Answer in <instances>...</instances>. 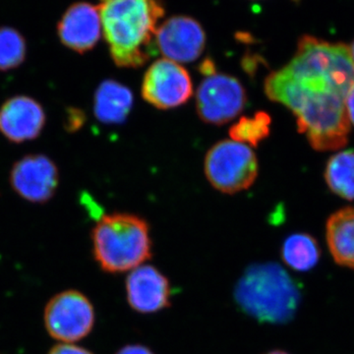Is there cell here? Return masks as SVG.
Returning <instances> with one entry per match:
<instances>
[{
  "instance_id": "4",
  "label": "cell",
  "mask_w": 354,
  "mask_h": 354,
  "mask_svg": "<svg viewBox=\"0 0 354 354\" xmlns=\"http://www.w3.org/2000/svg\"><path fill=\"white\" fill-rule=\"evenodd\" d=\"M92 241L95 261L109 274L136 269L153 256L148 223L131 214L102 216L93 230Z\"/></svg>"
},
{
  "instance_id": "1",
  "label": "cell",
  "mask_w": 354,
  "mask_h": 354,
  "mask_svg": "<svg viewBox=\"0 0 354 354\" xmlns=\"http://www.w3.org/2000/svg\"><path fill=\"white\" fill-rule=\"evenodd\" d=\"M264 87L271 101L297 116L298 132L312 148L325 152L348 144L346 101L354 87L349 46L304 36L290 64L270 74Z\"/></svg>"
},
{
  "instance_id": "6",
  "label": "cell",
  "mask_w": 354,
  "mask_h": 354,
  "mask_svg": "<svg viewBox=\"0 0 354 354\" xmlns=\"http://www.w3.org/2000/svg\"><path fill=\"white\" fill-rule=\"evenodd\" d=\"M44 324L53 339L71 344L87 337L95 324L94 307L83 293H58L46 305Z\"/></svg>"
},
{
  "instance_id": "24",
  "label": "cell",
  "mask_w": 354,
  "mask_h": 354,
  "mask_svg": "<svg viewBox=\"0 0 354 354\" xmlns=\"http://www.w3.org/2000/svg\"><path fill=\"white\" fill-rule=\"evenodd\" d=\"M266 354H290L286 353L285 351H281V349H274V351H269V353Z\"/></svg>"
},
{
  "instance_id": "23",
  "label": "cell",
  "mask_w": 354,
  "mask_h": 354,
  "mask_svg": "<svg viewBox=\"0 0 354 354\" xmlns=\"http://www.w3.org/2000/svg\"><path fill=\"white\" fill-rule=\"evenodd\" d=\"M346 113H348V120L354 125V87L349 93L346 101Z\"/></svg>"
},
{
  "instance_id": "25",
  "label": "cell",
  "mask_w": 354,
  "mask_h": 354,
  "mask_svg": "<svg viewBox=\"0 0 354 354\" xmlns=\"http://www.w3.org/2000/svg\"><path fill=\"white\" fill-rule=\"evenodd\" d=\"M349 50H351V57H353L354 62V41L353 44H351V46H349Z\"/></svg>"
},
{
  "instance_id": "15",
  "label": "cell",
  "mask_w": 354,
  "mask_h": 354,
  "mask_svg": "<svg viewBox=\"0 0 354 354\" xmlns=\"http://www.w3.org/2000/svg\"><path fill=\"white\" fill-rule=\"evenodd\" d=\"M133 106L131 91L114 80L104 81L95 91V115L106 124H120L127 120Z\"/></svg>"
},
{
  "instance_id": "12",
  "label": "cell",
  "mask_w": 354,
  "mask_h": 354,
  "mask_svg": "<svg viewBox=\"0 0 354 354\" xmlns=\"http://www.w3.org/2000/svg\"><path fill=\"white\" fill-rule=\"evenodd\" d=\"M46 113L36 100L16 95L0 109V132L13 143L31 141L43 131Z\"/></svg>"
},
{
  "instance_id": "21",
  "label": "cell",
  "mask_w": 354,
  "mask_h": 354,
  "mask_svg": "<svg viewBox=\"0 0 354 354\" xmlns=\"http://www.w3.org/2000/svg\"><path fill=\"white\" fill-rule=\"evenodd\" d=\"M116 354H155L150 348L141 344H129L123 346Z\"/></svg>"
},
{
  "instance_id": "16",
  "label": "cell",
  "mask_w": 354,
  "mask_h": 354,
  "mask_svg": "<svg viewBox=\"0 0 354 354\" xmlns=\"http://www.w3.org/2000/svg\"><path fill=\"white\" fill-rule=\"evenodd\" d=\"M281 259L286 266L297 272H308L314 269L321 259L318 241L307 234L290 235L283 241Z\"/></svg>"
},
{
  "instance_id": "17",
  "label": "cell",
  "mask_w": 354,
  "mask_h": 354,
  "mask_svg": "<svg viewBox=\"0 0 354 354\" xmlns=\"http://www.w3.org/2000/svg\"><path fill=\"white\" fill-rule=\"evenodd\" d=\"M325 179L335 194L354 200V151H342L333 156L326 167Z\"/></svg>"
},
{
  "instance_id": "19",
  "label": "cell",
  "mask_w": 354,
  "mask_h": 354,
  "mask_svg": "<svg viewBox=\"0 0 354 354\" xmlns=\"http://www.w3.org/2000/svg\"><path fill=\"white\" fill-rule=\"evenodd\" d=\"M27 46L24 37L10 27L0 28V70L17 68L24 62Z\"/></svg>"
},
{
  "instance_id": "20",
  "label": "cell",
  "mask_w": 354,
  "mask_h": 354,
  "mask_svg": "<svg viewBox=\"0 0 354 354\" xmlns=\"http://www.w3.org/2000/svg\"><path fill=\"white\" fill-rule=\"evenodd\" d=\"M48 354H93L88 349L73 346L70 344H57L55 348H51Z\"/></svg>"
},
{
  "instance_id": "5",
  "label": "cell",
  "mask_w": 354,
  "mask_h": 354,
  "mask_svg": "<svg viewBox=\"0 0 354 354\" xmlns=\"http://www.w3.org/2000/svg\"><path fill=\"white\" fill-rule=\"evenodd\" d=\"M205 174L216 190L234 194L248 189L255 183L257 158L250 146L234 140H223L207 153Z\"/></svg>"
},
{
  "instance_id": "7",
  "label": "cell",
  "mask_w": 354,
  "mask_h": 354,
  "mask_svg": "<svg viewBox=\"0 0 354 354\" xmlns=\"http://www.w3.org/2000/svg\"><path fill=\"white\" fill-rule=\"evenodd\" d=\"M246 101L245 90L239 79L215 72L206 76L198 88V115L209 124H225L243 111Z\"/></svg>"
},
{
  "instance_id": "10",
  "label": "cell",
  "mask_w": 354,
  "mask_h": 354,
  "mask_svg": "<svg viewBox=\"0 0 354 354\" xmlns=\"http://www.w3.org/2000/svg\"><path fill=\"white\" fill-rule=\"evenodd\" d=\"M156 39L158 50L167 59L192 62L202 55L206 44L201 25L190 17L176 16L158 28Z\"/></svg>"
},
{
  "instance_id": "14",
  "label": "cell",
  "mask_w": 354,
  "mask_h": 354,
  "mask_svg": "<svg viewBox=\"0 0 354 354\" xmlns=\"http://www.w3.org/2000/svg\"><path fill=\"white\" fill-rule=\"evenodd\" d=\"M326 239L335 262L354 270V207L339 209L330 216Z\"/></svg>"
},
{
  "instance_id": "2",
  "label": "cell",
  "mask_w": 354,
  "mask_h": 354,
  "mask_svg": "<svg viewBox=\"0 0 354 354\" xmlns=\"http://www.w3.org/2000/svg\"><path fill=\"white\" fill-rule=\"evenodd\" d=\"M104 38L116 65L137 68L148 62L158 21L164 16L162 0H101Z\"/></svg>"
},
{
  "instance_id": "22",
  "label": "cell",
  "mask_w": 354,
  "mask_h": 354,
  "mask_svg": "<svg viewBox=\"0 0 354 354\" xmlns=\"http://www.w3.org/2000/svg\"><path fill=\"white\" fill-rule=\"evenodd\" d=\"M84 121V116L81 114L79 111H70V115L68 116V123H67V127H69V130L73 131V130L78 129L79 127L82 125Z\"/></svg>"
},
{
  "instance_id": "18",
  "label": "cell",
  "mask_w": 354,
  "mask_h": 354,
  "mask_svg": "<svg viewBox=\"0 0 354 354\" xmlns=\"http://www.w3.org/2000/svg\"><path fill=\"white\" fill-rule=\"evenodd\" d=\"M271 116L265 111H258L253 116H244L232 125L230 135L234 141L257 147L267 138L271 129Z\"/></svg>"
},
{
  "instance_id": "13",
  "label": "cell",
  "mask_w": 354,
  "mask_h": 354,
  "mask_svg": "<svg viewBox=\"0 0 354 354\" xmlns=\"http://www.w3.org/2000/svg\"><path fill=\"white\" fill-rule=\"evenodd\" d=\"M99 6L78 2L67 9L57 26V34L65 46L76 53L92 50L101 38Z\"/></svg>"
},
{
  "instance_id": "9",
  "label": "cell",
  "mask_w": 354,
  "mask_h": 354,
  "mask_svg": "<svg viewBox=\"0 0 354 354\" xmlns=\"http://www.w3.org/2000/svg\"><path fill=\"white\" fill-rule=\"evenodd\" d=\"M59 174L55 162L44 155L18 160L10 174L11 186L19 196L32 203H46L57 189Z\"/></svg>"
},
{
  "instance_id": "8",
  "label": "cell",
  "mask_w": 354,
  "mask_h": 354,
  "mask_svg": "<svg viewBox=\"0 0 354 354\" xmlns=\"http://www.w3.org/2000/svg\"><path fill=\"white\" fill-rule=\"evenodd\" d=\"M192 94V80L187 70L167 58L153 62L142 83L144 100L160 109L177 108Z\"/></svg>"
},
{
  "instance_id": "11",
  "label": "cell",
  "mask_w": 354,
  "mask_h": 354,
  "mask_svg": "<svg viewBox=\"0 0 354 354\" xmlns=\"http://www.w3.org/2000/svg\"><path fill=\"white\" fill-rule=\"evenodd\" d=\"M127 301L141 314L157 313L171 306L172 288L169 279L151 265L139 266L127 279Z\"/></svg>"
},
{
  "instance_id": "3",
  "label": "cell",
  "mask_w": 354,
  "mask_h": 354,
  "mask_svg": "<svg viewBox=\"0 0 354 354\" xmlns=\"http://www.w3.org/2000/svg\"><path fill=\"white\" fill-rule=\"evenodd\" d=\"M234 298L242 313L259 323L278 325L297 315L301 290L278 263H255L237 281Z\"/></svg>"
}]
</instances>
